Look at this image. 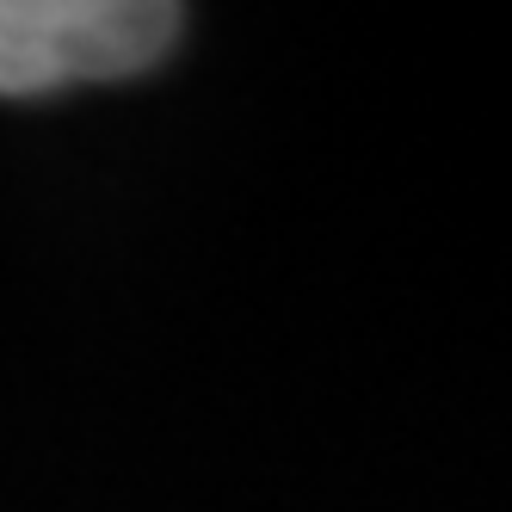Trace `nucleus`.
<instances>
[{
	"label": "nucleus",
	"instance_id": "nucleus-1",
	"mask_svg": "<svg viewBox=\"0 0 512 512\" xmlns=\"http://www.w3.org/2000/svg\"><path fill=\"white\" fill-rule=\"evenodd\" d=\"M186 13L167 0H0V99H38L75 81L155 68Z\"/></svg>",
	"mask_w": 512,
	"mask_h": 512
}]
</instances>
